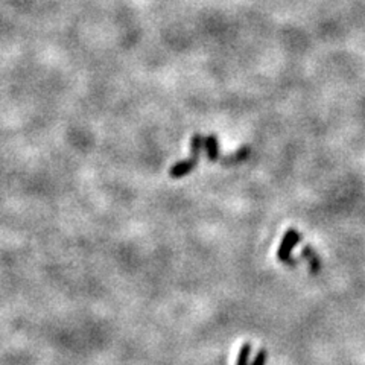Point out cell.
<instances>
[{
    "mask_svg": "<svg viewBox=\"0 0 365 365\" xmlns=\"http://www.w3.org/2000/svg\"><path fill=\"white\" fill-rule=\"evenodd\" d=\"M298 244H300V233L296 228H289L285 233L282 244H280V247L277 250L278 260L283 262V263H288V265H297V260H292L291 254H292V250Z\"/></svg>",
    "mask_w": 365,
    "mask_h": 365,
    "instance_id": "2",
    "label": "cell"
},
{
    "mask_svg": "<svg viewBox=\"0 0 365 365\" xmlns=\"http://www.w3.org/2000/svg\"><path fill=\"white\" fill-rule=\"evenodd\" d=\"M250 152H251L250 146L245 145V146H242L239 151H237L236 154H233V156H227L222 161H224V164H236V163H241V161H244V160L248 159Z\"/></svg>",
    "mask_w": 365,
    "mask_h": 365,
    "instance_id": "5",
    "label": "cell"
},
{
    "mask_svg": "<svg viewBox=\"0 0 365 365\" xmlns=\"http://www.w3.org/2000/svg\"><path fill=\"white\" fill-rule=\"evenodd\" d=\"M204 148L207 152V159L210 161H218L219 160V145H218V138L216 136H207L204 138Z\"/></svg>",
    "mask_w": 365,
    "mask_h": 365,
    "instance_id": "3",
    "label": "cell"
},
{
    "mask_svg": "<svg viewBox=\"0 0 365 365\" xmlns=\"http://www.w3.org/2000/svg\"><path fill=\"white\" fill-rule=\"evenodd\" d=\"M203 146H204V138L201 137V134L200 133L193 134V137L190 140V157L187 160H184V161L175 163L171 167V169H169L171 178L178 180V178H182V177L189 175L193 171V167L198 164V161H200V156H201Z\"/></svg>",
    "mask_w": 365,
    "mask_h": 365,
    "instance_id": "1",
    "label": "cell"
},
{
    "mask_svg": "<svg viewBox=\"0 0 365 365\" xmlns=\"http://www.w3.org/2000/svg\"><path fill=\"white\" fill-rule=\"evenodd\" d=\"M250 353H251V344H244L239 350V356H237L236 365H248V359H250Z\"/></svg>",
    "mask_w": 365,
    "mask_h": 365,
    "instance_id": "6",
    "label": "cell"
},
{
    "mask_svg": "<svg viewBox=\"0 0 365 365\" xmlns=\"http://www.w3.org/2000/svg\"><path fill=\"white\" fill-rule=\"evenodd\" d=\"M301 257L306 259L309 262V268H311V273L312 274H317L319 273V268H321V263H319V257L318 254L314 251V248L311 247H304L301 250Z\"/></svg>",
    "mask_w": 365,
    "mask_h": 365,
    "instance_id": "4",
    "label": "cell"
},
{
    "mask_svg": "<svg viewBox=\"0 0 365 365\" xmlns=\"http://www.w3.org/2000/svg\"><path fill=\"white\" fill-rule=\"evenodd\" d=\"M266 358H268V355H266V350L260 348L259 352H257V355H256V358L252 359L251 365H265L266 364Z\"/></svg>",
    "mask_w": 365,
    "mask_h": 365,
    "instance_id": "7",
    "label": "cell"
}]
</instances>
